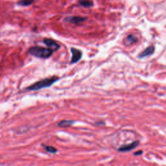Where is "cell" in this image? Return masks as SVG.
<instances>
[{
	"label": "cell",
	"instance_id": "obj_1",
	"mask_svg": "<svg viewBox=\"0 0 166 166\" xmlns=\"http://www.w3.org/2000/svg\"><path fill=\"white\" fill-rule=\"evenodd\" d=\"M59 79V77L57 76H52L48 78H45L34 83L32 85H30L29 87L26 88V90L28 91H36V90H39L44 88H48L55 83Z\"/></svg>",
	"mask_w": 166,
	"mask_h": 166
},
{
	"label": "cell",
	"instance_id": "obj_2",
	"mask_svg": "<svg viewBox=\"0 0 166 166\" xmlns=\"http://www.w3.org/2000/svg\"><path fill=\"white\" fill-rule=\"evenodd\" d=\"M28 52L33 56L40 58H48L51 56L53 51L49 48L41 46H33L31 47Z\"/></svg>",
	"mask_w": 166,
	"mask_h": 166
},
{
	"label": "cell",
	"instance_id": "obj_3",
	"mask_svg": "<svg viewBox=\"0 0 166 166\" xmlns=\"http://www.w3.org/2000/svg\"><path fill=\"white\" fill-rule=\"evenodd\" d=\"M43 42L48 47V48L52 50L53 51H58V50L60 48V45L53 39L46 38L43 40Z\"/></svg>",
	"mask_w": 166,
	"mask_h": 166
},
{
	"label": "cell",
	"instance_id": "obj_4",
	"mask_svg": "<svg viewBox=\"0 0 166 166\" xmlns=\"http://www.w3.org/2000/svg\"><path fill=\"white\" fill-rule=\"evenodd\" d=\"M71 52H72V58H71V63L74 64L76 63L78 61L81 59L82 56H83V53L80 50L75 48H71Z\"/></svg>",
	"mask_w": 166,
	"mask_h": 166
},
{
	"label": "cell",
	"instance_id": "obj_5",
	"mask_svg": "<svg viewBox=\"0 0 166 166\" xmlns=\"http://www.w3.org/2000/svg\"><path fill=\"white\" fill-rule=\"evenodd\" d=\"M87 19V18L83 17V16H68L64 19V21L66 22H69L73 24H79L84 22Z\"/></svg>",
	"mask_w": 166,
	"mask_h": 166
},
{
	"label": "cell",
	"instance_id": "obj_6",
	"mask_svg": "<svg viewBox=\"0 0 166 166\" xmlns=\"http://www.w3.org/2000/svg\"><path fill=\"white\" fill-rule=\"evenodd\" d=\"M139 143H140L139 141H134V142H133L131 143L123 145L118 149V150L120 152L130 151V150H131L135 149L136 147H138V145H139Z\"/></svg>",
	"mask_w": 166,
	"mask_h": 166
},
{
	"label": "cell",
	"instance_id": "obj_7",
	"mask_svg": "<svg viewBox=\"0 0 166 166\" xmlns=\"http://www.w3.org/2000/svg\"><path fill=\"white\" fill-rule=\"evenodd\" d=\"M154 49H155L153 46H149V47L147 48L145 50H143V51L138 55V57L139 58H144V57H146L147 56H150V55L153 54V53L154 51Z\"/></svg>",
	"mask_w": 166,
	"mask_h": 166
},
{
	"label": "cell",
	"instance_id": "obj_8",
	"mask_svg": "<svg viewBox=\"0 0 166 166\" xmlns=\"http://www.w3.org/2000/svg\"><path fill=\"white\" fill-rule=\"evenodd\" d=\"M75 123L74 121L73 120H62L59 122L57 124V125L60 127H62V128H66L69 127Z\"/></svg>",
	"mask_w": 166,
	"mask_h": 166
},
{
	"label": "cell",
	"instance_id": "obj_9",
	"mask_svg": "<svg viewBox=\"0 0 166 166\" xmlns=\"http://www.w3.org/2000/svg\"><path fill=\"white\" fill-rule=\"evenodd\" d=\"M79 3L80 6H82L84 8H88L92 7L94 6V2L91 1H80L79 2Z\"/></svg>",
	"mask_w": 166,
	"mask_h": 166
},
{
	"label": "cell",
	"instance_id": "obj_10",
	"mask_svg": "<svg viewBox=\"0 0 166 166\" xmlns=\"http://www.w3.org/2000/svg\"><path fill=\"white\" fill-rule=\"evenodd\" d=\"M137 38L132 34H129L126 38V42H127L129 44H132L134 42H137Z\"/></svg>",
	"mask_w": 166,
	"mask_h": 166
},
{
	"label": "cell",
	"instance_id": "obj_11",
	"mask_svg": "<svg viewBox=\"0 0 166 166\" xmlns=\"http://www.w3.org/2000/svg\"><path fill=\"white\" fill-rule=\"evenodd\" d=\"M33 1H28V0H24V1H20L18 2V5L22 7H26V6H29L30 5H31L33 3Z\"/></svg>",
	"mask_w": 166,
	"mask_h": 166
},
{
	"label": "cell",
	"instance_id": "obj_12",
	"mask_svg": "<svg viewBox=\"0 0 166 166\" xmlns=\"http://www.w3.org/2000/svg\"><path fill=\"white\" fill-rule=\"evenodd\" d=\"M45 149H46L48 152L50 153H57V150L56 148H55L53 146H46L45 147Z\"/></svg>",
	"mask_w": 166,
	"mask_h": 166
},
{
	"label": "cell",
	"instance_id": "obj_13",
	"mask_svg": "<svg viewBox=\"0 0 166 166\" xmlns=\"http://www.w3.org/2000/svg\"><path fill=\"white\" fill-rule=\"evenodd\" d=\"M143 153V151L142 150H139V151H137V152H136L134 153V155L136 156H137V155H140V154H142Z\"/></svg>",
	"mask_w": 166,
	"mask_h": 166
},
{
	"label": "cell",
	"instance_id": "obj_14",
	"mask_svg": "<svg viewBox=\"0 0 166 166\" xmlns=\"http://www.w3.org/2000/svg\"><path fill=\"white\" fill-rule=\"evenodd\" d=\"M95 124L97 125H104V123L103 122H96V123H95Z\"/></svg>",
	"mask_w": 166,
	"mask_h": 166
}]
</instances>
